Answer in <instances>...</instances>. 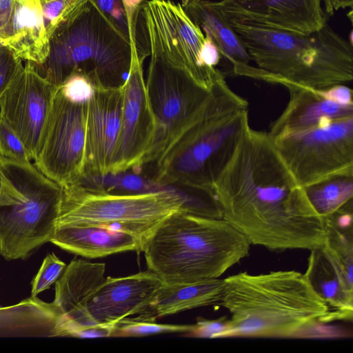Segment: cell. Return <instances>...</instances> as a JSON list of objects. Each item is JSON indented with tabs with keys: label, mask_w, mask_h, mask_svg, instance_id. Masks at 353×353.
Here are the masks:
<instances>
[{
	"label": "cell",
	"mask_w": 353,
	"mask_h": 353,
	"mask_svg": "<svg viewBox=\"0 0 353 353\" xmlns=\"http://www.w3.org/2000/svg\"><path fill=\"white\" fill-rule=\"evenodd\" d=\"M214 192L228 221L250 243L272 251L322 246L323 218L267 132L250 126L216 176Z\"/></svg>",
	"instance_id": "6da1fadb"
},
{
	"label": "cell",
	"mask_w": 353,
	"mask_h": 353,
	"mask_svg": "<svg viewBox=\"0 0 353 353\" xmlns=\"http://www.w3.org/2000/svg\"><path fill=\"white\" fill-rule=\"evenodd\" d=\"M220 305L231 314L221 338H293L334 321L305 274L294 270L223 279Z\"/></svg>",
	"instance_id": "7a4b0ae2"
},
{
	"label": "cell",
	"mask_w": 353,
	"mask_h": 353,
	"mask_svg": "<svg viewBox=\"0 0 353 353\" xmlns=\"http://www.w3.org/2000/svg\"><path fill=\"white\" fill-rule=\"evenodd\" d=\"M248 103L228 85L220 70L199 108L170 139L154 162L150 179L185 191L213 190V183L250 126Z\"/></svg>",
	"instance_id": "3957f363"
},
{
	"label": "cell",
	"mask_w": 353,
	"mask_h": 353,
	"mask_svg": "<svg viewBox=\"0 0 353 353\" xmlns=\"http://www.w3.org/2000/svg\"><path fill=\"white\" fill-rule=\"evenodd\" d=\"M228 19L261 81L323 90L353 79L352 43L327 23L303 34Z\"/></svg>",
	"instance_id": "277c9868"
},
{
	"label": "cell",
	"mask_w": 353,
	"mask_h": 353,
	"mask_svg": "<svg viewBox=\"0 0 353 353\" xmlns=\"http://www.w3.org/2000/svg\"><path fill=\"white\" fill-rule=\"evenodd\" d=\"M250 243L223 219L176 212L144 243L148 270L165 283L219 278L249 255Z\"/></svg>",
	"instance_id": "5b68a950"
},
{
	"label": "cell",
	"mask_w": 353,
	"mask_h": 353,
	"mask_svg": "<svg viewBox=\"0 0 353 353\" xmlns=\"http://www.w3.org/2000/svg\"><path fill=\"white\" fill-rule=\"evenodd\" d=\"M131 59L130 42L87 0L50 38L45 61L34 64L57 86L79 74L93 87L119 88L127 79Z\"/></svg>",
	"instance_id": "8992f818"
},
{
	"label": "cell",
	"mask_w": 353,
	"mask_h": 353,
	"mask_svg": "<svg viewBox=\"0 0 353 353\" xmlns=\"http://www.w3.org/2000/svg\"><path fill=\"white\" fill-rule=\"evenodd\" d=\"M0 169V255L25 260L50 242L62 188L31 162L6 158Z\"/></svg>",
	"instance_id": "52a82bcc"
},
{
	"label": "cell",
	"mask_w": 353,
	"mask_h": 353,
	"mask_svg": "<svg viewBox=\"0 0 353 353\" xmlns=\"http://www.w3.org/2000/svg\"><path fill=\"white\" fill-rule=\"evenodd\" d=\"M62 188L56 224H89L131 233L144 243L154 229L172 214H194L192 198L171 188L139 194H112L80 183Z\"/></svg>",
	"instance_id": "ba28073f"
},
{
	"label": "cell",
	"mask_w": 353,
	"mask_h": 353,
	"mask_svg": "<svg viewBox=\"0 0 353 353\" xmlns=\"http://www.w3.org/2000/svg\"><path fill=\"white\" fill-rule=\"evenodd\" d=\"M272 139L284 163L303 188L332 176L353 174V116Z\"/></svg>",
	"instance_id": "9c48e42d"
},
{
	"label": "cell",
	"mask_w": 353,
	"mask_h": 353,
	"mask_svg": "<svg viewBox=\"0 0 353 353\" xmlns=\"http://www.w3.org/2000/svg\"><path fill=\"white\" fill-rule=\"evenodd\" d=\"M88 100L57 86L34 165L61 187L84 178Z\"/></svg>",
	"instance_id": "30bf717a"
},
{
	"label": "cell",
	"mask_w": 353,
	"mask_h": 353,
	"mask_svg": "<svg viewBox=\"0 0 353 353\" xmlns=\"http://www.w3.org/2000/svg\"><path fill=\"white\" fill-rule=\"evenodd\" d=\"M146 90L156 121V134L147 163H154L170 139L199 108L210 90L149 47Z\"/></svg>",
	"instance_id": "8fae6325"
},
{
	"label": "cell",
	"mask_w": 353,
	"mask_h": 353,
	"mask_svg": "<svg viewBox=\"0 0 353 353\" xmlns=\"http://www.w3.org/2000/svg\"><path fill=\"white\" fill-rule=\"evenodd\" d=\"M128 76L123 85L121 125L109 174L140 173L146 165L155 134L156 121L148 97L142 62L131 46Z\"/></svg>",
	"instance_id": "7c38bea8"
},
{
	"label": "cell",
	"mask_w": 353,
	"mask_h": 353,
	"mask_svg": "<svg viewBox=\"0 0 353 353\" xmlns=\"http://www.w3.org/2000/svg\"><path fill=\"white\" fill-rule=\"evenodd\" d=\"M57 86L26 61L0 97V117L34 160Z\"/></svg>",
	"instance_id": "4fadbf2b"
},
{
	"label": "cell",
	"mask_w": 353,
	"mask_h": 353,
	"mask_svg": "<svg viewBox=\"0 0 353 353\" xmlns=\"http://www.w3.org/2000/svg\"><path fill=\"white\" fill-rule=\"evenodd\" d=\"M123 86L93 87L88 101L84 178L110 173L119 132Z\"/></svg>",
	"instance_id": "5bb4252c"
},
{
	"label": "cell",
	"mask_w": 353,
	"mask_h": 353,
	"mask_svg": "<svg viewBox=\"0 0 353 353\" xmlns=\"http://www.w3.org/2000/svg\"><path fill=\"white\" fill-rule=\"evenodd\" d=\"M163 281L150 270L132 275L105 278L86 305L92 325H113L149 306Z\"/></svg>",
	"instance_id": "9a60e30c"
},
{
	"label": "cell",
	"mask_w": 353,
	"mask_h": 353,
	"mask_svg": "<svg viewBox=\"0 0 353 353\" xmlns=\"http://www.w3.org/2000/svg\"><path fill=\"white\" fill-rule=\"evenodd\" d=\"M218 2L230 19L272 28L309 34L327 23L321 0H221Z\"/></svg>",
	"instance_id": "2e32d148"
},
{
	"label": "cell",
	"mask_w": 353,
	"mask_h": 353,
	"mask_svg": "<svg viewBox=\"0 0 353 353\" xmlns=\"http://www.w3.org/2000/svg\"><path fill=\"white\" fill-rule=\"evenodd\" d=\"M0 40L21 60L41 65L50 40L40 0H0Z\"/></svg>",
	"instance_id": "e0dca14e"
},
{
	"label": "cell",
	"mask_w": 353,
	"mask_h": 353,
	"mask_svg": "<svg viewBox=\"0 0 353 353\" xmlns=\"http://www.w3.org/2000/svg\"><path fill=\"white\" fill-rule=\"evenodd\" d=\"M105 265L83 259H73L55 283L53 303L66 319L67 336L72 337L78 329L92 325L86 305L103 283Z\"/></svg>",
	"instance_id": "ac0fdd59"
},
{
	"label": "cell",
	"mask_w": 353,
	"mask_h": 353,
	"mask_svg": "<svg viewBox=\"0 0 353 353\" xmlns=\"http://www.w3.org/2000/svg\"><path fill=\"white\" fill-rule=\"evenodd\" d=\"M181 6L190 19L211 37L221 57L230 64L232 74L254 79L257 68L250 63L251 58L245 46L219 2L181 0Z\"/></svg>",
	"instance_id": "d6986e66"
},
{
	"label": "cell",
	"mask_w": 353,
	"mask_h": 353,
	"mask_svg": "<svg viewBox=\"0 0 353 353\" xmlns=\"http://www.w3.org/2000/svg\"><path fill=\"white\" fill-rule=\"evenodd\" d=\"M290 99L280 116L272 123L268 134L274 138L314 128L333 120L353 116V105H343L323 97L319 90L285 83Z\"/></svg>",
	"instance_id": "ffe728a7"
},
{
	"label": "cell",
	"mask_w": 353,
	"mask_h": 353,
	"mask_svg": "<svg viewBox=\"0 0 353 353\" xmlns=\"http://www.w3.org/2000/svg\"><path fill=\"white\" fill-rule=\"evenodd\" d=\"M50 243L87 258L128 251L143 252L144 245L141 238L131 233L89 224H56Z\"/></svg>",
	"instance_id": "44dd1931"
},
{
	"label": "cell",
	"mask_w": 353,
	"mask_h": 353,
	"mask_svg": "<svg viewBox=\"0 0 353 353\" xmlns=\"http://www.w3.org/2000/svg\"><path fill=\"white\" fill-rule=\"evenodd\" d=\"M63 323L57 306L37 297L0 307V337H61Z\"/></svg>",
	"instance_id": "7402d4cb"
},
{
	"label": "cell",
	"mask_w": 353,
	"mask_h": 353,
	"mask_svg": "<svg viewBox=\"0 0 353 353\" xmlns=\"http://www.w3.org/2000/svg\"><path fill=\"white\" fill-rule=\"evenodd\" d=\"M223 287V279L219 278L163 283L147 309L132 319L155 321L185 310L216 304L221 300Z\"/></svg>",
	"instance_id": "603a6c76"
},
{
	"label": "cell",
	"mask_w": 353,
	"mask_h": 353,
	"mask_svg": "<svg viewBox=\"0 0 353 353\" xmlns=\"http://www.w3.org/2000/svg\"><path fill=\"white\" fill-rule=\"evenodd\" d=\"M352 201L323 217L325 236L321 247L344 284L353 290Z\"/></svg>",
	"instance_id": "cb8c5ba5"
},
{
	"label": "cell",
	"mask_w": 353,
	"mask_h": 353,
	"mask_svg": "<svg viewBox=\"0 0 353 353\" xmlns=\"http://www.w3.org/2000/svg\"><path fill=\"white\" fill-rule=\"evenodd\" d=\"M310 251L304 274L311 285L328 305L334 321H352L353 291L344 284L321 247Z\"/></svg>",
	"instance_id": "d4e9b609"
},
{
	"label": "cell",
	"mask_w": 353,
	"mask_h": 353,
	"mask_svg": "<svg viewBox=\"0 0 353 353\" xmlns=\"http://www.w3.org/2000/svg\"><path fill=\"white\" fill-rule=\"evenodd\" d=\"M166 10L181 46L189 75L200 85L210 90L219 69H210L203 62L201 50L205 35L183 10L181 4L165 0Z\"/></svg>",
	"instance_id": "484cf974"
},
{
	"label": "cell",
	"mask_w": 353,
	"mask_h": 353,
	"mask_svg": "<svg viewBox=\"0 0 353 353\" xmlns=\"http://www.w3.org/2000/svg\"><path fill=\"white\" fill-rule=\"evenodd\" d=\"M304 189L313 208L323 218L352 201L353 174L332 176Z\"/></svg>",
	"instance_id": "4316f807"
},
{
	"label": "cell",
	"mask_w": 353,
	"mask_h": 353,
	"mask_svg": "<svg viewBox=\"0 0 353 353\" xmlns=\"http://www.w3.org/2000/svg\"><path fill=\"white\" fill-rule=\"evenodd\" d=\"M132 172V171H131ZM125 172L102 176H86L80 182L93 190L112 194H139L156 192L161 187L151 179L142 177L139 173Z\"/></svg>",
	"instance_id": "83f0119b"
},
{
	"label": "cell",
	"mask_w": 353,
	"mask_h": 353,
	"mask_svg": "<svg viewBox=\"0 0 353 353\" xmlns=\"http://www.w3.org/2000/svg\"><path fill=\"white\" fill-rule=\"evenodd\" d=\"M193 325L161 324L154 321H139L128 317L117 324L112 336H143L162 333L188 334Z\"/></svg>",
	"instance_id": "f1b7e54d"
},
{
	"label": "cell",
	"mask_w": 353,
	"mask_h": 353,
	"mask_svg": "<svg viewBox=\"0 0 353 353\" xmlns=\"http://www.w3.org/2000/svg\"><path fill=\"white\" fill-rule=\"evenodd\" d=\"M87 0H40L47 35L52 37Z\"/></svg>",
	"instance_id": "f546056e"
},
{
	"label": "cell",
	"mask_w": 353,
	"mask_h": 353,
	"mask_svg": "<svg viewBox=\"0 0 353 353\" xmlns=\"http://www.w3.org/2000/svg\"><path fill=\"white\" fill-rule=\"evenodd\" d=\"M53 252L48 254L31 283V297H37L42 292L50 288L57 282L66 268Z\"/></svg>",
	"instance_id": "4dcf8cb0"
},
{
	"label": "cell",
	"mask_w": 353,
	"mask_h": 353,
	"mask_svg": "<svg viewBox=\"0 0 353 353\" xmlns=\"http://www.w3.org/2000/svg\"><path fill=\"white\" fill-rule=\"evenodd\" d=\"M143 1L144 0H122L129 29L130 46L137 49L138 57L142 63L150 55L145 37L143 31L140 30L139 23V12Z\"/></svg>",
	"instance_id": "1f68e13d"
},
{
	"label": "cell",
	"mask_w": 353,
	"mask_h": 353,
	"mask_svg": "<svg viewBox=\"0 0 353 353\" xmlns=\"http://www.w3.org/2000/svg\"><path fill=\"white\" fill-rule=\"evenodd\" d=\"M0 155L4 158L30 162L28 152L14 131L0 117Z\"/></svg>",
	"instance_id": "d6a6232c"
},
{
	"label": "cell",
	"mask_w": 353,
	"mask_h": 353,
	"mask_svg": "<svg viewBox=\"0 0 353 353\" xmlns=\"http://www.w3.org/2000/svg\"><path fill=\"white\" fill-rule=\"evenodd\" d=\"M111 25L130 42L129 29L122 0H90Z\"/></svg>",
	"instance_id": "836d02e7"
},
{
	"label": "cell",
	"mask_w": 353,
	"mask_h": 353,
	"mask_svg": "<svg viewBox=\"0 0 353 353\" xmlns=\"http://www.w3.org/2000/svg\"><path fill=\"white\" fill-rule=\"evenodd\" d=\"M21 61L8 47H0V97L21 67Z\"/></svg>",
	"instance_id": "e575fe53"
},
{
	"label": "cell",
	"mask_w": 353,
	"mask_h": 353,
	"mask_svg": "<svg viewBox=\"0 0 353 353\" xmlns=\"http://www.w3.org/2000/svg\"><path fill=\"white\" fill-rule=\"evenodd\" d=\"M227 319L221 317L214 320L201 319L193 325V329L186 336L197 338L218 339L225 330Z\"/></svg>",
	"instance_id": "d590c367"
},
{
	"label": "cell",
	"mask_w": 353,
	"mask_h": 353,
	"mask_svg": "<svg viewBox=\"0 0 353 353\" xmlns=\"http://www.w3.org/2000/svg\"><path fill=\"white\" fill-rule=\"evenodd\" d=\"M320 94L327 99L343 105H353L352 90L344 84H336L323 90Z\"/></svg>",
	"instance_id": "8d00e7d4"
},
{
	"label": "cell",
	"mask_w": 353,
	"mask_h": 353,
	"mask_svg": "<svg viewBox=\"0 0 353 353\" xmlns=\"http://www.w3.org/2000/svg\"><path fill=\"white\" fill-rule=\"evenodd\" d=\"M204 35L205 40L201 50L202 61L208 68L214 69L219 63L221 55L211 37L206 32Z\"/></svg>",
	"instance_id": "74e56055"
},
{
	"label": "cell",
	"mask_w": 353,
	"mask_h": 353,
	"mask_svg": "<svg viewBox=\"0 0 353 353\" xmlns=\"http://www.w3.org/2000/svg\"><path fill=\"white\" fill-rule=\"evenodd\" d=\"M116 326L94 325L82 327L76 330L72 337L98 338L112 336Z\"/></svg>",
	"instance_id": "f35d334b"
},
{
	"label": "cell",
	"mask_w": 353,
	"mask_h": 353,
	"mask_svg": "<svg viewBox=\"0 0 353 353\" xmlns=\"http://www.w3.org/2000/svg\"><path fill=\"white\" fill-rule=\"evenodd\" d=\"M331 8L333 11L341 8H352L353 0H330Z\"/></svg>",
	"instance_id": "ab89813d"
},
{
	"label": "cell",
	"mask_w": 353,
	"mask_h": 353,
	"mask_svg": "<svg viewBox=\"0 0 353 353\" xmlns=\"http://www.w3.org/2000/svg\"><path fill=\"white\" fill-rule=\"evenodd\" d=\"M1 180H2V174H1V169H0V189H1Z\"/></svg>",
	"instance_id": "60d3db41"
},
{
	"label": "cell",
	"mask_w": 353,
	"mask_h": 353,
	"mask_svg": "<svg viewBox=\"0 0 353 353\" xmlns=\"http://www.w3.org/2000/svg\"><path fill=\"white\" fill-rule=\"evenodd\" d=\"M6 158L3 157L2 156L0 155V164L3 162V161Z\"/></svg>",
	"instance_id": "b9f144b4"
}]
</instances>
